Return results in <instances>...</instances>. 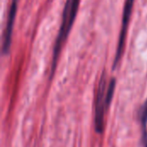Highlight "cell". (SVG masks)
<instances>
[{"mask_svg": "<svg viewBox=\"0 0 147 147\" xmlns=\"http://www.w3.org/2000/svg\"><path fill=\"white\" fill-rule=\"evenodd\" d=\"M139 119L142 127V141L144 147H147V100L139 110Z\"/></svg>", "mask_w": 147, "mask_h": 147, "instance_id": "4", "label": "cell"}, {"mask_svg": "<svg viewBox=\"0 0 147 147\" xmlns=\"http://www.w3.org/2000/svg\"><path fill=\"white\" fill-rule=\"evenodd\" d=\"M79 2L80 0H66L63 13H62V22L60 25V28L58 34V36L55 40L54 47H53V62H52V70H51V76L50 78H53L58 59L62 49V47L64 43L65 42L69 33L71 29V27L75 22L77 13L78 10V6H79Z\"/></svg>", "mask_w": 147, "mask_h": 147, "instance_id": "1", "label": "cell"}, {"mask_svg": "<svg viewBox=\"0 0 147 147\" xmlns=\"http://www.w3.org/2000/svg\"><path fill=\"white\" fill-rule=\"evenodd\" d=\"M134 0H126L125 4H124V9H123V16H122V24H121V29L119 36V40H118V45H117V49L113 63V69L115 70L123 55L124 53V47H125V41H126V36H127V32L130 22V18L132 16V11L134 8Z\"/></svg>", "mask_w": 147, "mask_h": 147, "instance_id": "3", "label": "cell"}, {"mask_svg": "<svg viewBox=\"0 0 147 147\" xmlns=\"http://www.w3.org/2000/svg\"><path fill=\"white\" fill-rule=\"evenodd\" d=\"M106 73L103 71L98 84L96 97V109H95V129L98 134H102L104 130V119L107 109L106 107Z\"/></svg>", "mask_w": 147, "mask_h": 147, "instance_id": "2", "label": "cell"}, {"mask_svg": "<svg viewBox=\"0 0 147 147\" xmlns=\"http://www.w3.org/2000/svg\"><path fill=\"white\" fill-rule=\"evenodd\" d=\"M115 86H116V79L115 78H112L109 81V84L108 85L107 88V92H106V107L107 109L109 108L113 96H114V93H115Z\"/></svg>", "mask_w": 147, "mask_h": 147, "instance_id": "5", "label": "cell"}]
</instances>
